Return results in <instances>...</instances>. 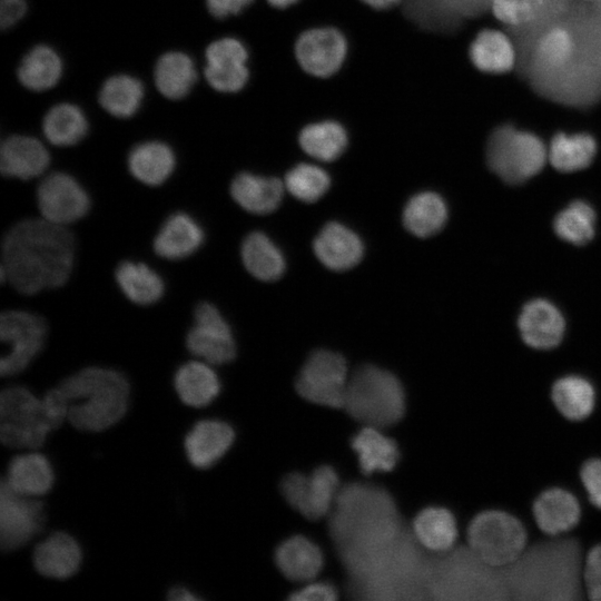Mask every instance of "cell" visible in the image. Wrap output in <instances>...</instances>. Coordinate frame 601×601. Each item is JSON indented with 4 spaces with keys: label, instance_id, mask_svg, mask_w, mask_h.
<instances>
[{
    "label": "cell",
    "instance_id": "6da1fadb",
    "mask_svg": "<svg viewBox=\"0 0 601 601\" xmlns=\"http://www.w3.org/2000/svg\"><path fill=\"white\" fill-rule=\"evenodd\" d=\"M1 277L19 293L33 295L62 286L75 258V238L67 226L43 218L23 219L4 235Z\"/></svg>",
    "mask_w": 601,
    "mask_h": 601
},
{
    "label": "cell",
    "instance_id": "7a4b0ae2",
    "mask_svg": "<svg viewBox=\"0 0 601 601\" xmlns=\"http://www.w3.org/2000/svg\"><path fill=\"white\" fill-rule=\"evenodd\" d=\"M587 549L573 534L539 535L505 568L510 600H584L582 569Z\"/></svg>",
    "mask_w": 601,
    "mask_h": 601
},
{
    "label": "cell",
    "instance_id": "3957f363",
    "mask_svg": "<svg viewBox=\"0 0 601 601\" xmlns=\"http://www.w3.org/2000/svg\"><path fill=\"white\" fill-rule=\"evenodd\" d=\"M328 515L329 534L344 566L391 542L404 530L391 494L364 483L341 487Z\"/></svg>",
    "mask_w": 601,
    "mask_h": 601
},
{
    "label": "cell",
    "instance_id": "277c9868",
    "mask_svg": "<svg viewBox=\"0 0 601 601\" xmlns=\"http://www.w3.org/2000/svg\"><path fill=\"white\" fill-rule=\"evenodd\" d=\"M412 532L404 529L394 540L346 565L349 589L366 600H421L428 598L430 559Z\"/></svg>",
    "mask_w": 601,
    "mask_h": 601
},
{
    "label": "cell",
    "instance_id": "5b68a950",
    "mask_svg": "<svg viewBox=\"0 0 601 601\" xmlns=\"http://www.w3.org/2000/svg\"><path fill=\"white\" fill-rule=\"evenodd\" d=\"M58 387L67 401V420L80 431H105L119 422L128 408L130 385L116 370L86 367Z\"/></svg>",
    "mask_w": 601,
    "mask_h": 601
},
{
    "label": "cell",
    "instance_id": "8992f818",
    "mask_svg": "<svg viewBox=\"0 0 601 601\" xmlns=\"http://www.w3.org/2000/svg\"><path fill=\"white\" fill-rule=\"evenodd\" d=\"M427 594L446 601L510 600L504 569L485 563L465 543L430 559Z\"/></svg>",
    "mask_w": 601,
    "mask_h": 601
},
{
    "label": "cell",
    "instance_id": "52a82bcc",
    "mask_svg": "<svg viewBox=\"0 0 601 601\" xmlns=\"http://www.w3.org/2000/svg\"><path fill=\"white\" fill-rule=\"evenodd\" d=\"M405 405L401 382L386 370L366 364L348 378L343 408L364 425H394L404 416Z\"/></svg>",
    "mask_w": 601,
    "mask_h": 601
},
{
    "label": "cell",
    "instance_id": "ba28073f",
    "mask_svg": "<svg viewBox=\"0 0 601 601\" xmlns=\"http://www.w3.org/2000/svg\"><path fill=\"white\" fill-rule=\"evenodd\" d=\"M464 535L465 544L476 556L500 569L514 563L532 539L526 523L501 508H486L473 514Z\"/></svg>",
    "mask_w": 601,
    "mask_h": 601
},
{
    "label": "cell",
    "instance_id": "9c48e42d",
    "mask_svg": "<svg viewBox=\"0 0 601 601\" xmlns=\"http://www.w3.org/2000/svg\"><path fill=\"white\" fill-rule=\"evenodd\" d=\"M548 149L539 136L512 124L496 127L486 148L487 165L509 184H520L544 167Z\"/></svg>",
    "mask_w": 601,
    "mask_h": 601
},
{
    "label": "cell",
    "instance_id": "30bf717a",
    "mask_svg": "<svg viewBox=\"0 0 601 601\" xmlns=\"http://www.w3.org/2000/svg\"><path fill=\"white\" fill-rule=\"evenodd\" d=\"M56 430L43 398L23 386H9L0 395V439L4 446L36 450Z\"/></svg>",
    "mask_w": 601,
    "mask_h": 601
},
{
    "label": "cell",
    "instance_id": "8fae6325",
    "mask_svg": "<svg viewBox=\"0 0 601 601\" xmlns=\"http://www.w3.org/2000/svg\"><path fill=\"white\" fill-rule=\"evenodd\" d=\"M47 324L42 316L20 309L0 316V339L8 346L0 359V373L10 376L22 372L45 345Z\"/></svg>",
    "mask_w": 601,
    "mask_h": 601
},
{
    "label": "cell",
    "instance_id": "7c38bea8",
    "mask_svg": "<svg viewBox=\"0 0 601 601\" xmlns=\"http://www.w3.org/2000/svg\"><path fill=\"white\" fill-rule=\"evenodd\" d=\"M348 378L342 355L318 349L303 365L296 380V390L312 403L339 408L344 405Z\"/></svg>",
    "mask_w": 601,
    "mask_h": 601
},
{
    "label": "cell",
    "instance_id": "4fadbf2b",
    "mask_svg": "<svg viewBox=\"0 0 601 601\" xmlns=\"http://www.w3.org/2000/svg\"><path fill=\"white\" fill-rule=\"evenodd\" d=\"M339 489L338 475L328 465L318 466L309 474H288L280 484L287 503L309 520L331 513Z\"/></svg>",
    "mask_w": 601,
    "mask_h": 601
},
{
    "label": "cell",
    "instance_id": "5bb4252c",
    "mask_svg": "<svg viewBox=\"0 0 601 601\" xmlns=\"http://www.w3.org/2000/svg\"><path fill=\"white\" fill-rule=\"evenodd\" d=\"M186 346L193 355L210 365L229 363L236 356V344L228 323L218 308L208 302L196 306Z\"/></svg>",
    "mask_w": 601,
    "mask_h": 601
},
{
    "label": "cell",
    "instance_id": "9a60e30c",
    "mask_svg": "<svg viewBox=\"0 0 601 601\" xmlns=\"http://www.w3.org/2000/svg\"><path fill=\"white\" fill-rule=\"evenodd\" d=\"M43 503L13 491L3 480L0 485V546L14 551L32 540L43 528Z\"/></svg>",
    "mask_w": 601,
    "mask_h": 601
},
{
    "label": "cell",
    "instance_id": "2e32d148",
    "mask_svg": "<svg viewBox=\"0 0 601 601\" xmlns=\"http://www.w3.org/2000/svg\"><path fill=\"white\" fill-rule=\"evenodd\" d=\"M583 513V502L573 490L562 485L544 487L531 504L534 538L572 533L580 525Z\"/></svg>",
    "mask_w": 601,
    "mask_h": 601
},
{
    "label": "cell",
    "instance_id": "e0dca14e",
    "mask_svg": "<svg viewBox=\"0 0 601 601\" xmlns=\"http://www.w3.org/2000/svg\"><path fill=\"white\" fill-rule=\"evenodd\" d=\"M37 205L43 219L67 226L86 216L90 199L72 176L52 173L37 188Z\"/></svg>",
    "mask_w": 601,
    "mask_h": 601
},
{
    "label": "cell",
    "instance_id": "ac0fdd59",
    "mask_svg": "<svg viewBox=\"0 0 601 601\" xmlns=\"http://www.w3.org/2000/svg\"><path fill=\"white\" fill-rule=\"evenodd\" d=\"M347 45L334 28H314L303 32L296 41L295 55L300 67L309 75L328 77L342 66Z\"/></svg>",
    "mask_w": 601,
    "mask_h": 601
},
{
    "label": "cell",
    "instance_id": "d6986e66",
    "mask_svg": "<svg viewBox=\"0 0 601 601\" xmlns=\"http://www.w3.org/2000/svg\"><path fill=\"white\" fill-rule=\"evenodd\" d=\"M247 58V50L239 40L224 38L214 41L206 50L207 81L221 92L240 90L248 79Z\"/></svg>",
    "mask_w": 601,
    "mask_h": 601
},
{
    "label": "cell",
    "instance_id": "ffe728a7",
    "mask_svg": "<svg viewBox=\"0 0 601 601\" xmlns=\"http://www.w3.org/2000/svg\"><path fill=\"white\" fill-rule=\"evenodd\" d=\"M235 440L234 428L220 420H201L194 424L184 440L189 463L197 469L216 464L230 449Z\"/></svg>",
    "mask_w": 601,
    "mask_h": 601
},
{
    "label": "cell",
    "instance_id": "44dd1931",
    "mask_svg": "<svg viewBox=\"0 0 601 601\" xmlns=\"http://www.w3.org/2000/svg\"><path fill=\"white\" fill-rule=\"evenodd\" d=\"M550 400L563 420L582 423L589 420L597 408L598 390L587 376L565 374L552 382Z\"/></svg>",
    "mask_w": 601,
    "mask_h": 601
},
{
    "label": "cell",
    "instance_id": "7402d4cb",
    "mask_svg": "<svg viewBox=\"0 0 601 601\" xmlns=\"http://www.w3.org/2000/svg\"><path fill=\"white\" fill-rule=\"evenodd\" d=\"M561 313L548 300L528 303L519 317V329L523 342L531 348L548 351L556 347L564 334Z\"/></svg>",
    "mask_w": 601,
    "mask_h": 601
},
{
    "label": "cell",
    "instance_id": "603a6c76",
    "mask_svg": "<svg viewBox=\"0 0 601 601\" xmlns=\"http://www.w3.org/2000/svg\"><path fill=\"white\" fill-rule=\"evenodd\" d=\"M82 560L81 548L70 534L55 532L39 542L32 553L35 569L41 575L65 580L76 574Z\"/></svg>",
    "mask_w": 601,
    "mask_h": 601
},
{
    "label": "cell",
    "instance_id": "cb8c5ba5",
    "mask_svg": "<svg viewBox=\"0 0 601 601\" xmlns=\"http://www.w3.org/2000/svg\"><path fill=\"white\" fill-rule=\"evenodd\" d=\"M314 253L327 268L336 272L349 269L362 259L361 238L339 223L326 224L314 240Z\"/></svg>",
    "mask_w": 601,
    "mask_h": 601
},
{
    "label": "cell",
    "instance_id": "d4e9b609",
    "mask_svg": "<svg viewBox=\"0 0 601 601\" xmlns=\"http://www.w3.org/2000/svg\"><path fill=\"white\" fill-rule=\"evenodd\" d=\"M50 162L46 147L36 138L11 136L0 148V169L3 176L29 180L45 173Z\"/></svg>",
    "mask_w": 601,
    "mask_h": 601
},
{
    "label": "cell",
    "instance_id": "484cf974",
    "mask_svg": "<svg viewBox=\"0 0 601 601\" xmlns=\"http://www.w3.org/2000/svg\"><path fill=\"white\" fill-rule=\"evenodd\" d=\"M204 237L201 226L191 216L175 213L159 228L154 239V250L165 259H183L203 245Z\"/></svg>",
    "mask_w": 601,
    "mask_h": 601
},
{
    "label": "cell",
    "instance_id": "4316f807",
    "mask_svg": "<svg viewBox=\"0 0 601 601\" xmlns=\"http://www.w3.org/2000/svg\"><path fill=\"white\" fill-rule=\"evenodd\" d=\"M472 65L487 75H504L513 70L516 51L506 33L493 28L481 29L469 47Z\"/></svg>",
    "mask_w": 601,
    "mask_h": 601
},
{
    "label": "cell",
    "instance_id": "83f0119b",
    "mask_svg": "<svg viewBox=\"0 0 601 601\" xmlns=\"http://www.w3.org/2000/svg\"><path fill=\"white\" fill-rule=\"evenodd\" d=\"M412 533L423 549L437 554L457 544L460 529L451 510L433 505L417 513L412 524Z\"/></svg>",
    "mask_w": 601,
    "mask_h": 601
},
{
    "label": "cell",
    "instance_id": "f1b7e54d",
    "mask_svg": "<svg viewBox=\"0 0 601 601\" xmlns=\"http://www.w3.org/2000/svg\"><path fill=\"white\" fill-rule=\"evenodd\" d=\"M13 491L26 496H41L48 493L55 482L52 465L47 456L38 452L16 455L2 479Z\"/></svg>",
    "mask_w": 601,
    "mask_h": 601
},
{
    "label": "cell",
    "instance_id": "f546056e",
    "mask_svg": "<svg viewBox=\"0 0 601 601\" xmlns=\"http://www.w3.org/2000/svg\"><path fill=\"white\" fill-rule=\"evenodd\" d=\"M284 187L277 178L240 173L230 184V195L248 213L266 215L280 205Z\"/></svg>",
    "mask_w": 601,
    "mask_h": 601
},
{
    "label": "cell",
    "instance_id": "4dcf8cb0",
    "mask_svg": "<svg viewBox=\"0 0 601 601\" xmlns=\"http://www.w3.org/2000/svg\"><path fill=\"white\" fill-rule=\"evenodd\" d=\"M578 53V41L570 28L554 24L543 31L534 43V66L545 75L565 72Z\"/></svg>",
    "mask_w": 601,
    "mask_h": 601
},
{
    "label": "cell",
    "instance_id": "1f68e13d",
    "mask_svg": "<svg viewBox=\"0 0 601 601\" xmlns=\"http://www.w3.org/2000/svg\"><path fill=\"white\" fill-rule=\"evenodd\" d=\"M275 561L286 578L300 582L314 580L324 564L318 545L303 535L283 541L276 549Z\"/></svg>",
    "mask_w": 601,
    "mask_h": 601
},
{
    "label": "cell",
    "instance_id": "d6a6232c",
    "mask_svg": "<svg viewBox=\"0 0 601 601\" xmlns=\"http://www.w3.org/2000/svg\"><path fill=\"white\" fill-rule=\"evenodd\" d=\"M174 387L184 404L204 407L219 394L220 382L209 363L190 361L176 371Z\"/></svg>",
    "mask_w": 601,
    "mask_h": 601
},
{
    "label": "cell",
    "instance_id": "836d02e7",
    "mask_svg": "<svg viewBox=\"0 0 601 601\" xmlns=\"http://www.w3.org/2000/svg\"><path fill=\"white\" fill-rule=\"evenodd\" d=\"M351 444L364 474L390 472L400 459L396 443L381 432L380 427L364 425Z\"/></svg>",
    "mask_w": 601,
    "mask_h": 601
},
{
    "label": "cell",
    "instance_id": "e575fe53",
    "mask_svg": "<svg viewBox=\"0 0 601 601\" xmlns=\"http://www.w3.org/2000/svg\"><path fill=\"white\" fill-rule=\"evenodd\" d=\"M176 165L171 148L161 141H146L135 146L128 156L130 174L148 186L165 183Z\"/></svg>",
    "mask_w": 601,
    "mask_h": 601
},
{
    "label": "cell",
    "instance_id": "d590c367",
    "mask_svg": "<svg viewBox=\"0 0 601 601\" xmlns=\"http://www.w3.org/2000/svg\"><path fill=\"white\" fill-rule=\"evenodd\" d=\"M597 140L587 132L558 131L551 138L548 159L559 171L572 173L587 168L597 155Z\"/></svg>",
    "mask_w": 601,
    "mask_h": 601
},
{
    "label": "cell",
    "instance_id": "8d00e7d4",
    "mask_svg": "<svg viewBox=\"0 0 601 601\" xmlns=\"http://www.w3.org/2000/svg\"><path fill=\"white\" fill-rule=\"evenodd\" d=\"M240 254L247 272L259 280H276L285 270L282 252L264 233L253 231L247 235Z\"/></svg>",
    "mask_w": 601,
    "mask_h": 601
},
{
    "label": "cell",
    "instance_id": "74e56055",
    "mask_svg": "<svg viewBox=\"0 0 601 601\" xmlns=\"http://www.w3.org/2000/svg\"><path fill=\"white\" fill-rule=\"evenodd\" d=\"M115 275L121 292L137 305H151L164 294L161 277L144 263L122 262L116 268Z\"/></svg>",
    "mask_w": 601,
    "mask_h": 601
},
{
    "label": "cell",
    "instance_id": "f35d334b",
    "mask_svg": "<svg viewBox=\"0 0 601 601\" xmlns=\"http://www.w3.org/2000/svg\"><path fill=\"white\" fill-rule=\"evenodd\" d=\"M447 217L444 200L435 193L413 196L404 207L403 224L416 237L426 238L440 231Z\"/></svg>",
    "mask_w": 601,
    "mask_h": 601
},
{
    "label": "cell",
    "instance_id": "ab89813d",
    "mask_svg": "<svg viewBox=\"0 0 601 601\" xmlns=\"http://www.w3.org/2000/svg\"><path fill=\"white\" fill-rule=\"evenodd\" d=\"M197 78L190 57L183 52H167L155 68L158 90L169 99H180L188 95Z\"/></svg>",
    "mask_w": 601,
    "mask_h": 601
},
{
    "label": "cell",
    "instance_id": "60d3db41",
    "mask_svg": "<svg viewBox=\"0 0 601 601\" xmlns=\"http://www.w3.org/2000/svg\"><path fill=\"white\" fill-rule=\"evenodd\" d=\"M62 71V63L57 52L47 46H37L22 59L18 77L30 90L42 91L53 87Z\"/></svg>",
    "mask_w": 601,
    "mask_h": 601
},
{
    "label": "cell",
    "instance_id": "b9f144b4",
    "mask_svg": "<svg viewBox=\"0 0 601 601\" xmlns=\"http://www.w3.org/2000/svg\"><path fill=\"white\" fill-rule=\"evenodd\" d=\"M302 149L322 161L338 158L347 146L345 129L336 121H319L304 127L298 137Z\"/></svg>",
    "mask_w": 601,
    "mask_h": 601
},
{
    "label": "cell",
    "instance_id": "7bdbcfd3",
    "mask_svg": "<svg viewBox=\"0 0 601 601\" xmlns=\"http://www.w3.org/2000/svg\"><path fill=\"white\" fill-rule=\"evenodd\" d=\"M88 131L83 112L75 105L59 104L43 119V134L55 146L68 147L79 142Z\"/></svg>",
    "mask_w": 601,
    "mask_h": 601
},
{
    "label": "cell",
    "instance_id": "ee69618b",
    "mask_svg": "<svg viewBox=\"0 0 601 601\" xmlns=\"http://www.w3.org/2000/svg\"><path fill=\"white\" fill-rule=\"evenodd\" d=\"M142 97L144 86L138 79L127 75H118L104 83L99 101L112 116L128 118L138 110Z\"/></svg>",
    "mask_w": 601,
    "mask_h": 601
},
{
    "label": "cell",
    "instance_id": "f6af8a7d",
    "mask_svg": "<svg viewBox=\"0 0 601 601\" xmlns=\"http://www.w3.org/2000/svg\"><path fill=\"white\" fill-rule=\"evenodd\" d=\"M406 16L420 27L432 31L452 29L462 14L455 0H403Z\"/></svg>",
    "mask_w": 601,
    "mask_h": 601
},
{
    "label": "cell",
    "instance_id": "bcb514c9",
    "mask_svg": "<svg viewBox=\"0 0 601 601\" xmlns=\"http://www.w3.org/2000/svg\"><path fill=\"white\" fill-rule=\"evenodd\" d=\"M595 214L584 201L575 200L554 219L556 235L574 245L587 244L594 235Z\"/></svg>",
    "mask_w": 601,
    "mask_h": 601
},
{
    "label": "cell",
    "instance_id": "7dc6e473",
    "mask_svg": "<svg viewBox=\"0 0 601 601\" xmlns=\"http://www.w3.org/2000/svg\"><path fill=\"white\" fill-rule=\"evenodd\" d=\"M285 188L304 203H314L328 190L331 180L325 170L311 164H299L285 176Z\"/></svg>",
    "mask_w": 601,
    "mask_h": 601
},
{
    "label": "cell",
    "instance_id": "c3c4849f",
    "mask_svg": "<svg viewBox=\"0 0 601 601\" xmlns=\"http://www.w3.org/2000/svg\"><path fill=\"white\" fill-rule=\"evenodd\" d=\"M545 0H490L493 16L511 28H520L535 20Z\"/></svg>",
    "mask_w": 601,
    "mask_h": 601
},
{
    "label": "cell",
    "instance_id": "681fc988",
    "mask_svg": "<svg viewBox=\"0 0 601 601\" xmlns=\"http://www.w3.org/2000/svg\"><path fill=\"white\" fill-rule=\"evenodd\" d=\"M579 482L584 511L601 512V456H591L583 461L579 470Z\"/></svg>",
    "mask_w": 601,
    "mask_h": 601
},
{
    "label": "cell",
    "instance_id": "f907efd6",
    "mask_svg": "<svg viewBox=\"0 0 601 601\" xmlns=\"http://www.w3.org/2000/svg\"><path fill=\"white\" fill-rule=\"evenodd\" d=\"M582 583L587 600L601 601V541L592 544L585 552Z\"/></svg>",
    "mask_w": 601,
    "mask_h": 601
},
{
    "label": "cell",
    "instance_id": "816d5d0a",
    "mask_svg": "<svg viewBox=\"0 0 601 601\" xmlns=\"http://www.w3.org/2000/svg\"><path fill=\"white\" fill-rule=\"evenodd\" d=\"M337 599V590L329 582L308 581L307 584L294 591L289 595L292 601H334Z\"/></svg>",
    "mask_w": 601,
    "mask_h": 601
},
{
    "label": "cell",
    "instance_id": "f5cc1de1",
    "mask_svg": "<svg viewBox=\"0 0 601 601\" xmlns=\"http://www.w3.org/2000/svg\"><path fill=\"white\" fill-rule=\"evenodd\" d=\"M254 0H206L209 12L218 18L225 19L237 14L247 8Z\"/></svg>",
    "mask_w": 601,
    "mask_h": 601
},
{
    "label": "cell",
    "instance_id": "db71d44e",
    "mask_svg": "<svg viewBox=\"0 0 601 601\" xmlns=\"http://www.w3.org/2000/svg\"><path fill=\"white\" fill-rule=\"evenodd\" d=\"M27 4L24 0H1L0 23L2 29H7L18 22L26 13Z\"/></svg>",
    "mask_w": 601,
    "mask_h": 601
},
{
    "label": "cell",
    "instance_id": "11a10c76",
    "mask_svg": "<svg viewBox=\"0 0 601 601\" xmlns=\"http://www.w3.org/2000/svg\"><path fill=\"white\" fill-rule=\"evenodd\" d=\"M167 598L171 601H197L200 600L190 590L184 587H175L169 590Z\"/></svg>",
    "mask_w": 601,
    "mask_h": 601
},
{
    "label": "cell",
    "instance_id": "9f6ffc18",
    "mask_svg": "<svg viewBox=\"0 0 601 601\" xmlns=\"http://www.w3.org/2000/svg\"><path fill=\"white\" fill-rule=\"evenodd\" d=\"M462 16L472 14L480 8L481 0H455Z\"/></svg>",
    "mask_w": 601,
    "mask_h": 601
},
{
    "label": "cell",
    "instance_id": "6f0895ef",
    "mask_svg": "<svg viewBox=\"0 0 601 601\" xmlns=\"http://www.w3.org/2000/svg\"><path fill=\"white\" fill-rule=\"evenodd\" d=\"M362 1L374 9H387L402 2L403 0H362Z\"/></svg>",
    "mask_w": 601,
    "mask_h": 601
},
{
    "label": "cell",
    "instance_id": "680465c9",
    "mask_svg": "<svg viewBox=\"0 0 601 601\" xmlns=\"http://www.w3.org/2000/svg\"><path fill=\"white\" fill-rule=\"evenodd\" d=\"M272 6L276 8H286L294 4L297 0H267Z\"/></svg>",
    "mask_w": 601,
    "mask_h": 601
},
{
    "label": "cell",
    "instance_id": "91938a15",
    "mask_svg": "<svg viewBox=\"0 0 601 601\" xmlns=\"http://www.w3.org/2000/svg\"><path fill=\"white\" fill-rule=\"evenodd\" d=\"M577 1H594V0H577Z\"/></svg>",
    "mask_w": 601,
    "mask_h": 601
}]
</instances>
